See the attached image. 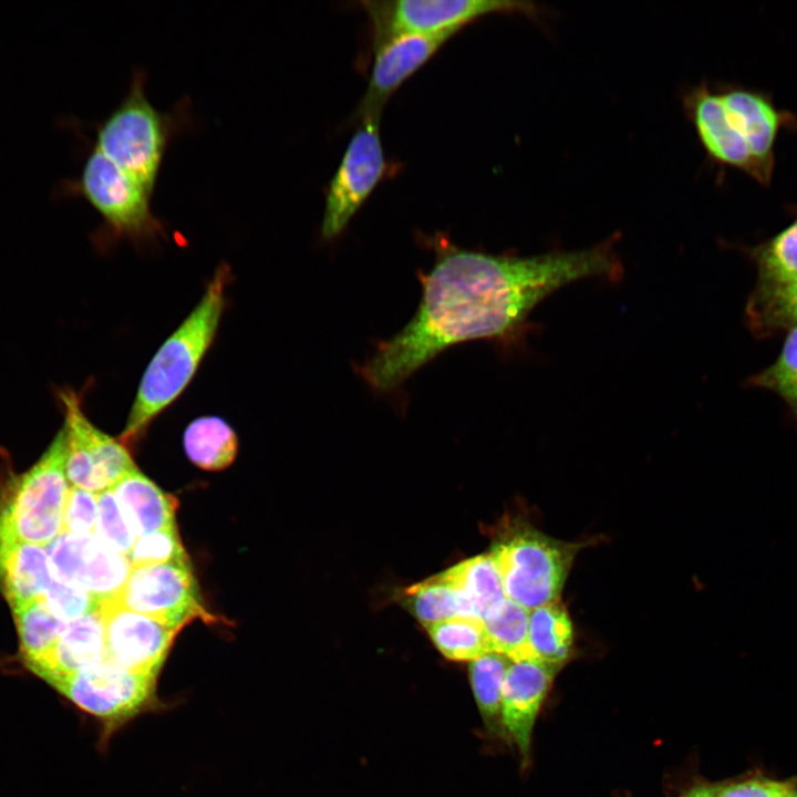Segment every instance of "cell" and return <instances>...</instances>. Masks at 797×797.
<instances>
[{
	"instance_id": "31",
	"label": "cell",
	"mask_w": 797,
	"mask_h": 797,
	"mask_svg": "<svg viewBox=\"0 0 797 797\" xmlns=\"http://www.w3.org/2000/svg\"><path fill=\"white\" fill-rule=\"evenodd\" d=\"M752 384L777 393L797 418V328L789 330L777 361L755 375Z\"/></svg>"
},
{
	"instance_id": "20",
	"label": "cell",
	"mask_w": 797,
	"mask_h": 797,
	"mask_svg": "<svg viewBox=\"0 0 797 797\" xmlns=\"http://www.w3.org/2000/svg\"><path fill=\"white\" fill-rule=\"evenodd\" d=\"M112 490L136 537L176 526L177 500L137 468L124 476Z\"/></svg>"
},
{
	"instance_id": "1",
	"label": "cell",
	"mask_w": 797,
	"mask_h": 797,
	"mask_svg": "<svg viewBox=\"0 0 797 797\" xmlns=\"http://www.w3.org/2000/svg\"><path fill=\"white\" fill-rule=\"evenodd\" d=\"M618 240L615 234L586 249L521 257L466 250L435 238V262L418 276L422 298L415 315L381 341L358 373L372 390L386 393L458 343L515 342L536 306L556 290L586 278L620 280Z\"/></svg>"
},
{
	"instance_id": "37",
	"label": "cell",
	"mask_w": 797,
	"mask_h": 797,
	"mask_svg": "<svg viewBox=\"0 0 797 797\" xmlns=\"http://www.w3.org/2000/svg\"><path fill=\"white\" fill-rule=\"evenodd\" d=\"M716 786L697 785L686 791L682 797H714Z\"/></svg>"
},
{
	"instance_id": "11",
	"label": "cell",
	"mask_w": 797,
	"mask_h": 797,
	"mask_svg": "<svg viewBox=\"0 0 797 797\" xmlns=\"http://www.w3.org/2000/svg\"><path fill=\"white\" fill-rule=\"evenodd\" d=\"M380 117L375 113L360 120L329 184L321 225L324 239H333L345 229L386 170Z\"/></svg>"
},
{
	"instance_id": "22",
	"label": "cell",
	"mask_w": 797,
	"mask_h": 797,
	"mask_svg": "<svg viewBox=\"0 0 797 797\" xmlns=\"http://www.w3.org/2000/svg\"><path fill=\"white\" fill-rule=\"evenodd\" d=\"M183 445L187 458L198 468L208 472L229 467L238 453V437L221 417L201 416L188 424Z\"/></svg>"
},
{
	"instance_id": "6",
	"label": "cell",
	"mask_w": 797,
	"mask_h": 797,
	"mask_svg": "<svg viewBox=\"0 0 797 797\" xmlns=\"http://www.w3.org/2000/svg\"><path fill=\"white\" fill-rule=\"evenodd\" d=\"M582 546L526 526L498 540L489 555L500 575L506 598L532 610L559 600Z\"/></svg>"
},
{
	"instance_id": "18",
	"label": "cell",
	"mask_w": 797,
	"mask_h": 797,
	"mask_svg": "<svg viewBox=\"0 0 797 797\" xmlns=\"http://www.w3.org/2000/svg\"><path fill=\"white\" fill-rule=\"evenodd\" d=\"M106 660L100 609L70 622L54 646L27 667L55 687L68 676Z\"/></svg>"
},
{
	"instance_id": "14",
	"label": "cell",
	"mask_w": 797,
	"mask_h": 797,
	"mask_svg": "<svg viewBox=\"0 0 797 797\" xmlns=\"http://www.w3.org/2000/svg\"><path fill=\"white\" fill-rule=\"evenodd\" d=\"M457 31L404 34L374 49V61L366 91L355 112L358 118L379 113L394 91Z\"/></svg>"
},
{
	"instance_id": "4",
	"label": "cell",
	"mask_w": 797,
	"mask_h": 797,
	"mask_svg": "<svg viewBox=\"0 0 797 797\" xmlns=\"http://www.w3.org/2000/svg\"><path fill=\"white\" fill-rule=\"evenodd\" d=\"M64 429L27 472L12 477L0 501V542L50 545L61 532L70 488Z\"/></svg>"
},
{
	"instance_id": "2",
	"label": "cell",
	"mask_w": 797,
	"mask_h": 797,
	"mask_svg": "<svg viewBox=\"0 0 797 797\" xmlns=\"http://www.w3.org/2000/svg\"><path fill=\"white\" fill-rule=\"evenodd\" d=\"M230 267L220 265L193 311L162 343L147 365L118 441L132 447L152 422L175 402L211 346L226 307Z\"/></svg>"
},
{
	"instance_id": "15",
	"label": "cell",
	"mask_w": 797,
	"mask_h": 797,
	"mask_svg": "<svg viewBox=\"0 0 797 797\" xmlns=\"http://www.w3.org/2000/svg\"><path fill=\"white\" fill-rule=\"evenodd\" d=\"M562 666L534 658L511 661L501 690V727L527 763L540 707Z\"/></svg>"
},
{
	"instance_id": "25",
	"label": "cell",
	"mask_w": 797,
	"mask_h": 797,
	"mask_svg": "<svg viewBox=\"0 0 797 797\" xmlns=\"http://www.w3.org/2000/svg\"><path fill=\"white\" fill-rule=\"evenodd\" d=\"M12 613L25 665L52 649L69 624L49 609L43 598L13 609Z\"/></svg>"
},
{
	"instance_id": "19",
	"label": "cell",
	"mask_w": 797,
	"mask_h": 797,
	"mask_svg": "<svg viewBox=\"0 0 797 797\" xmlns=\"http://www.w3.org/2000/svg\"><path fill=\"white\" fill-rule=\"evenodd\" d=\"M52 580L45 547L0 542V590L11 610L43 598Z\"/></svg>"
},
{
	"instance_id": "21",
	"label": "cell",
	"mask_w": 797,
	"mask_h": 797,
	"mask_svg": "<svg viewBox=\"0 0 797 797\" xmlns=\"http://www.w3.org/2000/svg\"><path fill=\"white\" fill-rule=\"evenodd\" d=\"M442 573L458 593L466 617L483 620L506 600L500 575L489 553L464 560Z\"/></svg>"
},
{
	"instance_id": "28",
	"label": "cell",
	"mask_w": 797,
	"mask_h": 797,
	"mask_svg": "<svg viewBox=\"0 0 797 797\" xmlns=\"http://www.w3.org/2000/svg\"><path fill=\"white\" fill-rule=\"evenodd\" d=\"M437 650L452 661H473L490 652L482 619L455 615L427 628Z\"/></svg>"
},
{
	"instance_id": "10",
	"label": "cell",
	"mask_w": 797,
	"mask_h": 797,
	"mask_svg": "<svg viewBox=\"0 0 797 797\" xmlns=\"http://www.w3.org/2000/svg\"><path fill=\"white\" fill-rule=\"evenodd\" d=\"M113 600L177 631L196 619L218 621L205 608L189 559L132 567Z\"/></svg>"
},
{
	"instance_id": "32",
	"label": "cell",
	"mask_w": 797,
	"mask_h": 797,
	"mask_svg": "<svg viewBox=\"0 0 797 797\" xmlns=\"http://www.w3.org/2000/svg\"><path fill=\"white\" fill-rule=\"evenodd\" d=\"M95 535L106 547L126 557L137 539L112 489L99 493Z\"/></svg>"
},
{
	"instance_id": "29",
	"label": "cell",
	"mask_w": 797,
	"mask_h": 797,
	"mask_svg": "<svg viewBox=\"0 0 797 797\" xmlns=\"http://www.w3.org/2000/svg\"><path fill=\"white\" fill-rule=\"evenodd\" d=\"M417 620L427 629L455 615H464L462 601L443 573L433 576L406 590Z\"/></svg>"
},
{
	"instance_id": "27",
	"label": "cell",
	"mask_w": 797,
	"mask_h": 797,
	"mask_svg": "<svg viewBox=\"0 0 797 797\" xmlns=\"http://www.w3.org/2000/svg\"><path fill=\"white\" fill-rule=\"evenodd\" d=\"M529 611L506 598L483 619L490 652L511 661L532 658L528 644Z\"/></svg>"
},
{
	"instance_id": "8",
	"label": "cell",
	"mask_w": 797,
	"mask_h": 797,
	"mask_svg": "<svg viewBox=\"0 0 797 797\" xmlns=\"http://www.w3.org/2000/svg\"><path fill=\"white\" fill-rule=\"evenodd\" d=\"M373 29V48L404 34L459 31L472 21L490 13L534 15L538 8L526 1L509 0H395L363 1Z\"/></svg>"
},
{
	"instance_id": "26",
	"label": "cell",
	"mask_w": 797,
	"mask_h": 797,
	"mask_svg": "<svg viewBox=\"0 0 797 797\" xmlns=\"http://www.w3.org/2000/svg\"><path fill=\"white\" fill-rule=\"evenodd\" d=\"M511 660L489 652L469 662V679L479 714L486 728L497 733L501 727V690Z\"/></svg>"
},
{
	"instance_id": "12",
	"label": "cell",
	"mask_w": 797,
	"mask_h": 797,
	"mask_svg": "<svg viewBox=\"0 0 797 797\" xmlns=\"http://www.w3.org/2000/svg\"><path fill=\"white\" fill-rule=\"evenodd\" d=\"M55 578L76 586L97 601L116 599L132 566L95 534L61 532L45 547Z\"/></svg>"
},
{
	"instance_id": "5",
	"label": "cell",
	"mask_w": 797,
	"mask_h": 797,
	"mask_svg": "<svg viewBox=\"0 0 797 797\" xmlns=\"http://www.w3.org/2000/svg\"><path fill=\"white\" fill-rule=\"evenodd\" d=\"M60 197H82L101 215L104 234L113 239L143 242L164 232L162 221L153 214L152 195L118 168L94 145L81 174L65 178L56 186Z\"/></svg>"
},
{
	"instance_id": "33",
	"label": "cell",
	"mask_w": 797,
	"mask_h": 797,
	"mask_svg": "<svg viewBox=\"0 0 797 797\" xmlns=\"http://www.w3.org/2000/svg\"><path fill=\"white\" fill-rule=\"evenodd\" d=\"M127 559L132 567H138L185 560L188 557L175 526L137 537Z\"/></svg>"
},
{
	"instance_id": "24",
	"label": "cell",
	"mask_w": 797,
	"mask_h": 797,
	"mask_svg": "<svg viewBox=\"0 0 797 797\" xmlns=\"http://www.w3.org/2000/svg\"><path fill=\"white\" fill-rule=\"evenodd\" d=\"M746 315L758 334L797 328V280L758 282L747 303Z\"/></svg>"
},
{
	"instance_id": "38",
	"label": "cell",
	"mask_w": 797,
	"mask_h": 797,
	"mask_svg": "<svg viewBox=\"0 0 797 797\" xmlns=\"http://www.w3.org/2000/svg\"><path fill=\"white\" fill-rule=\"evenodd\" d=\"M785 797H797V777L790 779Z\"/></svg>"
},
{
	"instance_id": "30",
	"label": "cell",
	"mask_w": 797,
	"mask_h": 797,
	"mask_svg": "<svg viewBox=\"0 0 797 797\" xmlns=\"http://www.w3.org/2000/svg\"><path fill=\"white\" fill-rule=\"evenodd\" d=\"M760 283L797 280V219L754 253Z\"/></svg>"
},
{
	"instance_id": "7",
	"label": "cell",
	"mask_w": 797,
	"mask_h": 797,
	"mask_svg": "<svg viewBox=\"0 0 797 797\" xmlns=\"http://www.w3.org/2000/svg\"><path fill=\"white\" fill-rule=\"evenodd\" d=\"M156 683V676L104 660L68 676L54 689L100 720L106 742L134 717L161 707Z\"/></svg>"
},
{
	"instance_id": "9",
	"label": "cell",
	"mask_w": 797,
	"mask_h": 797,
	"mask_svg": "<svg viewBox=\"0 0 797 797\" xmlns=\"http://www.w3.org/2000/svg\"><path fill=\"white\" fill-rule=\"evenodd\" d=\"M58 398L64 416L65 473L71 487L99 494L112 489L137 468L127 447L87 418L81 394L73 389H61Z\"/></svg>"
},
{
	"instance_id": "13",
	"label": "cell",
	"mask_w": 797,
	"mask_h": 797,
	"mask_svg": "<svg viewBox=\"0 0 797 797\" xmlns=\"http://www.w3.org/2000/svg\"><path fill=\"white\" fill-rule=\"evenodd\" d=\"M99 609L104 627L106 660L158 677L178 631L115 600L100 602Z\"/></svg>"
},
{
	"instance_id": "3",
	"label": "cell",
	"mask_w": 797,
	"mask_h": 797,
	"mask_svg": "<svg viewBox=\"0 0 797 797\" xmlns=\"http://www.w3.org/2000/svg\"><path fill=\"white\" fill-rule=\"evenodd\" d=\"M145 83V72L135 70L125 97L96 125L94 146L153 194L165 152L185 125L188 106L159 112L148 101Z\"/></svg>"
},
{
	"instance_id": "34",
	"label": "cell",
	"mask_w": 797,
	"mask_h": 797,
	"mask_svg": "<svg viewBox=\"0 0 797 797\" xmlns=\"http://www.w3.org/2000/svg\"><path fill=\"white\" fill-rule=\"evenodd\" d=\"M43 599L49 609L68 623L93 612L100 605V601L83 589L54 576Z\"/></svg>"
},
{
	"instance_id": "35",
	"label": "cell",
	"mask_w": 797,
	"mask_h": 797,
	"mask_svg": "<svg viewBox=\"0 0 797 797\" xmlns=\"http://www.w3.org/2000/svg\"><path fill=\"white\" fill-rule=\"evenodd\" d=\"M97 507L99 494L70 486L63 513L62 532L95 534Z\"/></svg>"
},
{
	"instance_id": "17",
	"label": "cell",
	"mask_w": 797,
	"mask_h": 797,
	"mask_svg": "<svg viewBox=\"0 0 797 797\" xmlns=\"http://www.w3.org/2000/svg\"><path fill=\"white\" fill-rule=\"evenodd\" d=\"M684 107L708 155L754 177L747 145L729 120L720 94L698 85L684 95Z\"/></svg>"
},
{
	"instance_id": "23",
	"label": "cell",
	"mask_w": 797,
	"mask_h": 797,
	"mask_svg": "<svg viewBox=\"0 0 797 797\" xmlns=\"http://www.w3.org/2000/svg\"><path fill=\"white\" fill-rule=\"evenodd\" d=\"M573 638L571 619L560 600L529 611L528 644L534 659L563 666L571 656Z\"/></svg>"
},
{
	"instance_id": "16",
	"label": "cell",
	"mask_w": 797,
	"mask_h": 797,
	"mask_svg": "<svg viewBox=\"0 0 797 797\" xmlns=\"http://www.w3.org/2000/svg\"><path fill=\"white\" fill-rule=\"evenodd\" d=\"M729 120L744 138L754 164V178L767 183L774 165V144L782 116L770 101L749 90L720 94Z\"/></svg>"
},
{
	"instance_id": "36",
	"label": "cell",
	"mask_w": 797,
	"mask_h": 797,
	"mask_svg": "<svg viewBox=\"0 0 797 797\" xmlns=\"http://www.w3.org/2000/svg\"><path fill=\"white\" fill-rule=\"evenodd\" d=\"M790 779L785 782L764 777L747 779L716 786L714 797H785Z\"/></svg>"
}]
</instances>
